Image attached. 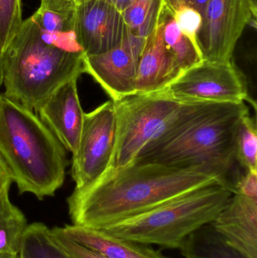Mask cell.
<instances>
[{"label": "cell", "instance_id": "603a6c76", "mask_svg": "<svg viewBox=\"0 0 257 258\" xmlns=\"http://www.w3.org/2000/svg\"><path fill=\"white\" fill-rule=\"evenodd\" d=\"M53 236L62 248L72 258H107L66 237L59 227L51 229Z\"/></svg>", "mask_w": 257, "mask_h": 258}, {"label": "cell", "instance_id": "d4e9b609", "mask_svg": "<svg viewBox=\"0 0 257 258\" xmlns=\"http://www.w3.org/2000/svg\"><path fill=\"white\" fill-rule=\"evenodd\" d=\"M12 183V176L7 165L0 156V196L9 189Z\"/></svg>", "mask_w": 257, "mask_h": 258}, {"label": "cell", "instance_id": "7402d4cb", "mask_svg": "<svg viewBox=\"0 0 257 258\" xmlns=\"http://www.w3.org/2000/svg\"><path fill=\"white\" fill-rule=\"evenodd\" d=\"M22 0H0V49L2 54L22 25Z\"/></svg>", "mask_w": 257, "mask_h": 258}, {"label": "cell", "instance_id": "cb8c5ba5", "mask_svg": "<svg viewBox=\"0 0 257 258\" xmlns=\"http://www.w3.org/2000/svg\"><path fill=\"white\" fill-rule=\"evenodd\" d=\"M240 194L257 200V171H246L234 186L233 194Z\"/></svg>", "mask_w": 257, "mask_h": 258}, {"label": "cell", "instance_id": "ffe728a7", "mask_svg": "<svg viewBox=\"0 0 257 258\" xmlns=\"http://www.w3.org/2000/svg\"><path fill=\"white\" fill-rule=\"evenodd\" d=\"M163 4V0L133 2L122 12L128 30L138 37L146 39L156 26Z\"/></svg>", "mask_w": 257, "mask_h": 258}, {"label": "cell", "instance_id": "2e32d148", "mask_svg": "<svg viewBox=\"0 0 257 258\" xmlns=\"http://www.w3.org/2000/svg\"><path fill=\"white\" fill-rule=\"evenodd\" d=\"M179 249L185 258H248L231 246L211 224L193 232Z\"/></svg>", "mask_w": 257, "mask_h": 258}, {"label": "cell", "instance_id": "5bb4252c", "mask_svg": "<svg viewBox=\"0 0 257 258\" xmlns=\"http://www.w3.org/2000/svg\"><path fill=\"white\" fill-rule=\"evenodd\" d=\"M182 74L164 45L162 24L156 26L145 39L137 64L135 93L158 92Z\"/></svg>", "mask_w": 257, "mask_h": 258}, {"label": "cell", "instance_id": "f1b7e54d", "mask_svg": "<svg viewBox=\"0 0 257 258\" xmlns=\"http://www.w3.org/2000/svg\"><path fill=\"white\" fill-rule=\"evenodd\" d=\"M3 66H2V51L0 49V89L3 86Z\"/></svg>", "mask_w": 257, "mask_h": 258}, {"label": "cell", "instance_id": "7c38bea8", "mask_svg": "<svg viewBox=\"0 0 257 258\" xmlns=\"http://www.w3.org/2000/svg\"><path fill=\"white\" fill-rule=\"evenodd\" d=\"M78 79L57 88L36 112L66 150L74 154L78 148L84 121L77 89Z\"/></svg>", "mask_w": 257, "mask_h": 258}, {"label": "cell", "instance_id": "52a82bcc", "mask_svg": "<svg viewBox=\"0 0 257 258\" xmlns=\"http://www.w3.org/2000/svg\"><path fill=\"white\" fill-rule=\"evenodd\" d=\"M159 91L184 103L241 104L249 100L245 76L232 60H202Z\"/></svg>", "mask_w": 257, "mask_h": 258}, {"label": "cell", "instance_id": "e0dca14e", "mask_svg": "<svg viewBox=\"0 0 257 258\" xmlns=\"http://www.w3.org/2000/svg\"><path fill=\"white\" fill-rule=\"evenodd\" d=\"M159 19L162 24L164 45L182 73L201 63L203 59L199 48L181 32L173 14L164 4Z\"/></svg>", "mask_w": 257, "mask_h": 258}, {"label": "cell", "instance_id": "4316f807", "mask_svg": "<svg viewBox=\"0 0 257 258\" xmlns=\"http://www.w3.org/2000/svg\"><path fill=\"white\" fill-rule=\"evenodd\" d=\"M186 1L190 6L198 11L202 17L208 0H186Z\"/></svg>", "mask_w": 257, "mask_h": 258}, {"label": "cell", "instance_id": "277c9868", "mask_svg": "<svg viewBox=\"0 0 257 258\" xmlns=\"http://www.w3.org/2000/svg\"><path fill=\"white\" fill-rule=\"evenodd\" d=\"M84 57L59 45L30 16L2 54L4 94L36 112L57 88L84 74Z\"/></svg>", "mask_w": 257, "mask_h": 258}, {"label": "cell", "instance_id": "484cf974", "mask_svg": "<svg viewBox=\"0 0 257 258\" xmlns=\"http://www.w3.org/2000/svg\"><path fill=\"white\" fill-rule=\"evenodd\" d=\"M81 1H85V0H78L77 3ZM98 1L104 2V3H108V4L114 6L122 13L135 0H98Z\"/></svg>", "mask_w": 257, "mask_h": 258}, {"label": "cell", "instance_id": "44dd1931", "mask_svg": "<svg viewBox=\"0 0 257 258\" xmlns=\"http://www.w3.org/2000/svg\"><path fill=\"white\" fill-rule=\"evenodd\" d=\"M236 160L246 171H257V129L250 113L243 116L235 137Z\"/></svg>", "mask_w": 257, "mask_h": 258}, {"label": "cell", "instance_id": "83f0119b", "mask_svg": "<svg viewBox=\"0 0 257 258\" xmlns=\"http://www.w3.org/2000/svg\"><path fill=\"white\" fill-rule=\"evenodd\" d=\"M250 7H251L252 13H253V18L256 20L257 17V0H249Z\"/></svg>", "mask_w": 257, "mask_h": 258}, {"label": "cell", "instance_id": "6da1fadb", "mask_svg": "<svg viewBox=\"0 0 257 258\" xmlns=\"http://www.w3.org/2000/svg\"><path fill=\"white\" fill-rule=\"evenodd\" d=\"M214 183H223L195 170L135 162L107 169L93 183L74 189L67 198L68 210L72 225L102 230Z\"/></svg>", "mask_w": 257, "mask_h": 258}, {"label": "cell", "instance_id": "4dcf8cb0", "mask_svg": "<svg viewBox=\"0 0 257 258\" xmlns=\"http://www.w3.org/2000/svg\"><path fill=\"white\" fill-rule=\"evenodd\" d=\"M0 258H15V257H0ZM18 258V257H17Z\"/></svg>", "mask_w": 257, "mask_h": 258}, {"label": "cell", "instance_id": "d6986e66", "mask_svg": "<svg viewBox=\"0 0 257 258\" xmlns=\"http://www.w3.org/2000/svg\"><path fill=\"white\" fill-rule=\"evenodd\" d=\"M19 255L24 258H72L57 242L51 229L42 223L27 225L21 239Z\"/></svg>", "mask_w": 257, "mask_h": 258}, {"label": "cell", "instance_id": "8fae6325", "mask_svg": "<svg viewBox=\"0 0 257 258\" xmlns=\"http://www.w3.org/2000/svg\"><path fill=\"white\" fill-rule=\"evenodd\" d=\"M127 32L123 15L114 6L98 0L77 3V36L85 56L114 48Z\"/></svg>", "mask_w": 257, "mask_h": 258}, {"label": "cell", "instance_id": "8992f818", "mask_svg": "<svg viewBox=\"0 0 257 258\" xmlns=\"http://www.w3.org/2000/svg\"><path fill=\"white\" fill-rule=\"evenodd\" d=\"M116 138L110 168L135 162L148 148L204 103H184L161 91L128 95L113 101Z\"/></svg>", "mask_w": 257, "mask_h": 258}, {"label": "cell", "instance_id": "7a4b0ae2", "mask_svg": "<svg viewBox=\"0 0 257 258\" xmlns=\"http://www.w3.org/2000/svg\"><path fill=\"white\" fill-rule=\"evenodd\" d=\"M248 113L245 103H204L135 162L206 173L220 179L232 192L229 176L237 162V129L241 118Z\"/></svg>", "mask_w": 257, "mask_h": 258}, {"label": "cell", "instance_id": "30bf717a", "mask_svg": "<svg viewBox=\"0 0 257 258\" xmlns=\"http://www.w3.org/2000/svg\"><path fill=\"white\" fill-rule=\"evenodd\" d=\"M145 39L128 29L120 43L106 52L84 57V73L90 75L116 101L135 94L139 58Z\"/></svg>", "mask_w": 257, "mask_h": 258}, {"label": "cell", "instance_id": "5b68a950", "mask_svg": "<svg viewBox=\"0 0 257 258\" xmlns=\"http://www.w3.org/2000/svg\"><path fill=\"white\" fill-rule=\"evenodd\" d=\"M232 194L223 183H212L110 224L102 230L127 240L179 249L193 232L213 222Z\"/></svg>", "mask_w": 257, "mask_h": 258}, {"label": "cell", "instance_id": "ba28073f", "mask_svg": "<svg viewBox=\"0 0 257 258\" xmlns=\"http://www.w3.org/2000/svg\"><path fill=\"white\" fill-rule=\"evenodd\" d=\"M116 138L114 103L108 101L84 113L78 148L72 154V177L75 189H81L99 178L110 167Z\"/></svg>", "mask_w": 257, "mask_h": 258}, {"label": "cell", "instance_id": "1f68e13d", "mask_svg": "<svg viewBox=\"0 0 257 258\" xmlns=\"http://www.w3.org/2000/svg\"><path fill=\"white\" fill-rule=\"evenodd\" d=\"M73 1L76 2L77 3V1H78V0H73Z\"/></svg>", "mask_w": 257, "mask_h": 258}, {"label": "cell", "instance_id": "4fadbf2b", "mask_svg": "<svg viewBox=\"0 0 257 258\" xmlns=\"http://www.w3.org/2000/svg\"><path fill=\"white\" fill-rule=\"evenodd\" d=\"M226 242L248 258H257V200L232 194L211 223Z\"/></svg>", "mask_w": 257, "mask_h": 258}, {"label": "cell", "instance_id": "9a60e30c", "mask_svg": "<svg viewBox=\"0 0 257 258\" xmlns=\"http://www.w3.org/2000/svg\"><path fill=\"white\" fill-rule=\"evenodd\" d=\"M59 228L71 240L107 258H167L151 245L116 237L102 230L72 224Z\"/></svg>", "mask_w": 257, "mask_h": 258}, {"label": "cell", "instance_id": "ac0fdd59", "mask_svg": "<svg viewBox=\"0 0 257 258\" xmlns=\"http://www.w3.org/2000/svg\"><path fill=\"white\" fill-rule=\"evenodd\" d=\"M27 221L11 202L9 189L0 196V257H18Z\"/></svg>", "mask_w": 257, "mask_h": 258}, {"label": "cell", "instance_id": "3957f363", "mask_svg": "<svg viewBox=\"0 0 257 258\" xmlns=\"http://www.w3.org/2000/svg\"><path fill=\"white\" fill-rule=\"evenodd\" d=\"M0 156L20 194L42 200L64 182V147L37 113L0 93Z\"/></svg>", "mask_w": 257, "mask_h": 258}, {"label": "cell", "instance_id": "f546056e", "mask_svg": "<svg viewBox=\"0 0 257 258\" xmlns=\"http://www.w3.org/2000/svg\"><path fill=\"white\" fill-rule=\"evenodd\" d=\"M18 258H24V257H21V256H18Z\"/></svg>", "mask_w": 257, "mask_h": 258}, {"label": "cell", "instance_id": "9c48e42d", "mask_svg": "<svg viewBox=\"0 0 257 258\" xmlns=\"http://www.w3.org/2000/svg\"><path fill=\"white\" fill-rule=\"evenodd\" d=\"M202 18L196 40L206 61H231L246 26L256 24L249 0H208Z\"/></svg>", "mask_w": 257, "mask_h": 258}]
</instances>
